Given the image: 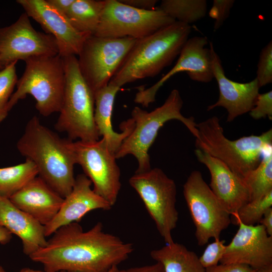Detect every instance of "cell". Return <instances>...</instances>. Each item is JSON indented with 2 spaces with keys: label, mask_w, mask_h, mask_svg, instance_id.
<instances>
[{
  "label": "cell",
  "mask_w": 272,
  "mask_h": 272,
  "mask_svg": "<svg viewBox=\"0 0 272 272\" xmlns=\"http://www.w3.org/2000/svg\"><path fill=\"white\" fill-rule=\"evenodd\" d=\"M250 116L254 119L267 117L272 119V91L259 94L254 105L249 111Z\"/></svg>",
  "instance_id": "1f68e13d"
},
{
  "label": "cell",
  "mask_w": 272,
  "mask_h": 272,
  "mask_svg": "<svg viewBox=\"0 0 272 272\" xmlns=\"http://www.w3.org/2000/svg\"><path fill=\"white\" fill-rule=\"evenodd\" d=\"M16 2L46 31L55 38L58 54L62 57L78 55L87 35L77 31L66 16L49 4L46 0H17Z\"/></svg>",
  "instance_id": "9a60e30c"
},
{
  "label": "cell",
  "mask_w": 272,
  "mask_h": 272,
  "mask_svg": "<svg viewBox=\"0 0 272 272\" xmlns=\"http://www.w3.org/2000/svg\"><path fill=\"white\" fill-rule=\"evenodd\" d=\"M196 149L220 160L242 178L258 166L263 152L272 147L271 128L259 135L230 140L215 116L196 124Z\"/></svg>",
  "instance_id": "277c9868"
},
{
  "label": "cell",
  "mask_w": 272,
  "mask_h": 272,
  "mask_svg": "<svg viewBox=\"0 0 272 272\" xmlns=\"http://www.w3.org/2000/svg\"><path fill=\"white\" fill-rule=\"evenodd\" d=\"M15 61L0 70V123L8 116V105L18 78Z\"/></svg>",
  "instance_id": "f1b7e54d"
},
{
  "label": "cell",
  "mask_w": 272,
  "mask_h": 272,
  "mask_svg": "<svg viewBox=\"0 0 272 272\" xmlns=\"http://www.w3.org/2000/svg\"><path fill=\"white\" fill-rule=\"evenodd\" d=\"M38 175L37 167L28 159L16 165L0 168V196L9 198Z\"/></svg>",
  "instance_id": "d4e9b609"
},
{
  "label": "cell",
  "mask_w": 272,
  "mask_h": 272,
  "mask_svg": "<svg viewBox=\"0 0 272 272\" xmlns=\"http://www.w3.org/2000/svg\"><path fill=\"white\" fill-rule=\"evenodd\" d=\"M2 67H1V65H0V70H2Z\"/></svg>",
  "instance_id": "ee69618b"
},
{
  "label": "cell",
  "mask_w": 272,
  "mask_h": 272,
  "mask_svg": "<svg viewBox=\"0 0 272 272\" xmlns=\"http://www.w3.org/2000/svg\"><path fill=\"white\" fill-rule=\"evenodd\" d=\"M183 103L178 90L173 89L163 104L151 112L135 107L131 111L134 127L115 154L116 159L132 155L138 162L135 173L151 169L149 150L155 141L159 129L170 120L181 121L197 138L198 130L194 118L186 117L181 112Z\"/></svg>",
  "instance_id": "5b68a950"
},
{
  "label": "cell",
  "mask_w": 272,
  "mask_h": 272,
  "mask_svg": "<svg viewBox=\"0 0 272 272\" xmlns=\"http://www.w3.org/2000/svg\"><path fill=\"white\" fill-rule=\"evenodd\" d=\"M214 78L217 82L219 97L217 101L208 107L210 111L222 107L228 112L227 121L249 112L253 107L259 93V87L256 79L245 83L233 81L225 75L221 60L210 43Z\"/></svg>",
  "instance_id": "e0dca14e"
},
{
  "label": "cell",
  "mask_w": 272,
  "mask_h": 272,
  "mask_svg": "<svg viewBox=\"0 0 272 272\" xmlns=\"http://www.w3.org/2000/svg\"><path fill=\"white\" fill-rule=\"evenodd\" d=\"M65 85L55 129L67 133L69 140H99L94 121V94L82 76L75 55L62 57Z\"/></svg>",
  "instance_id": "8992f818"
},
{
  "label": "cell",
  "mask_w": 272,
  "mask_h": 272,
  "mask_svg": "<svg viewBox=\"0 0 272 272\" xmlns=\"http://www.w3.org/2000/svg\"><path fill=\"white\" fill-rule=\"evenodd\" d=\"M183 195L195 227L198 245L202 246L211 238H220L231 223V215L225 209L201 173L192 171L183 185Z\"/></svg>",
  "instance_id": "30bf717a"
},
{
  "label": "cell",
  "mask_w": 272,
  "mask_h": 272,
  "mask_svg": "<svg viewBox=\"0 0 272 272\" xmlns=\"http://www.w3.org/2000/svg\"><path fill=\"white\" fill-rule=\"evenodd\" d=\"M158 8L176 21L189 25L205 17L207 2L205 0H163Z\"/></svg>",
  "instance_id": "4316f807"
},
{
  "label": "cell",
  "mask_w": 272,
  "mask_h": 272,
  "mask_svg": "<svg viewBox=\"0 0 272 272\" xmlns=\"http://www.w3.org/2000/svg\"><path fill=\"white\" fill-rule=\"evenodd\" d=\"M206 37L195 36L188 38L179 54L175 65L157 82L146 89L140 87L134 99L136 103L147 107L155 101L159 89L176 74L185 72L193 81L209 83L214 79L211 50L206 46Z\"/></svg>",
  "instance_id": "5bb4252c"
},
{
  "label": "cell",
  "mask_w": 272,
  "mask_h": 272,
  "mask_svg": "<svg viewBox=\"0 0 272 272\" xmlns=\"http://www.w3.org/2000/svg\"><path fill=\"white\" fill-rule=\"evenodd\" d=\"M150 255L163 265L165 272H206L196 253L177 242L153 250Z\"/></svg>",
  "instance_id": "603a6c76"
},
{
  "label": "cell",
  "mask_w": 272,
  "mask_h": 272,
  "mask_svg": "<svg viewBox=\"0 0 272 272\" xmlns=\"http://www.w3.org/2000/svg\"><path fill=\"white\" fill-rule=\"evenodd\" d=\"M190 32L189 25L175 21L137 39L108 84L121 88L158 75L179 55Z\"/></svg>",
  "instance_id": "3957f363"
},
{
  "label": "cell",
  "mask_w": 272,
  "mask_h": 272,
  "mask_svg": "<svg viewBox=\"0 0 272 272\" xmlns=\"http://www.w3.org/2000/svg\"><path fill=\"white\" fill-rule=\"evenodd\" d=\"M225 241L220 238L209 244L202 255L199 257L202 265L207 268L218 264L222 258L226 249Z\"/></svg>",
  "instance_id": "4dcf8cb0"
},
{
  "label": "cell",
  "mask_w": 272,
  "mask_h": 272,
  "mask_svg": "<svg viewBox=\"0 0 272 272\" xmlns=\"http://www.w3.org/2000/svg\"><path fill=\"white\" fill-rule=\"evenodd\" d=\"M175 21L158 8L141 10L120 1L105 0L99 24L94 35L139 39Z\"/></svg>",
  "instance_id": "8fae6325"
},
{
  "label": "cell",
  "mask_w": 272,
  "mask_h": 272,
  "mask_svg": "<svg viewBox=\"0 0 272 272\" xmlns=\"http://www.w3.org/2000/svg\"><path fill=\"white\" fill-rule=\"evenodd\" d=\"M29 16L22 14L12 24L0 28V65L5 66L19 60L35 56L58 54L53 36L36 30Z\"/></svg>",
  "instance_id": "4fadbf2b"
},
{
  "label": "cell",
  "mask_w": 272,
  "mask_h": 272,
  "mask_svg": "<svg viewBox=\"0 0 272 272\" xmlns=\"http://www.w3.org/2000/svg\"><path fill=\"white\" fill-rule=\"evenodd\" d=\"M92 182L85 174L75 177L70 193L63 199L61 206L52 220L44 226L46 237L58 229L79 222L89 212L97 209L109 210L112 206L91 188Z\"/></svg>",
  "instance_id": "d6986e66"
},
{
  "label": "cell",
  "mask_w": 272,
  "mask_h": 272,
  "mask_svg": "<svg viewBox=\"0 0 272 272\" xmlns=\"http://www.w3.org/2000/svg\"><path fill=\"white\" fill-rule=\"evenodd\" d=\"M206 272H255V269L244 264L221 263L206 268Z\"/></svg>",
  "instance_id": "836d02e7"
},
{
  "label": "cell",
  "mask_w": 272,
  "mask_h": 272,
  "mask_svg": "<svg viewBox=\"0 0 272 272\" xmlns=\"http://www.w3.org/2000/svg\"><path fill=\"white\" fill-rule=\"evenodd\" d=\"M243 179L249 191L250 201L260 198L272 191V147L263 152L258 166Z\"/></svg>",
  "instance_id": "484cf974"
},
{
  "label": "cell",
  "mask_w": 272,
  "mask_h": 272,
  "mask_svg": "<svg viewBox=\"0 0 272 272\" xmlns=\"http://www.w3.org/2000/svg\"><path fill=\"white\" fill-rule=\"evenodd\" d=\"M234 0H214L209 12V16L215 20L214 30L218 29L229 17Z\"/></svg>",
  "instance_id": "d6a6232c"
},
{
  "label": "cell",
  "mask_w": 272,
  "mask_h": 272,
  "mask_svg": "<svg viewBox=\"0 0 272 272\" xmlns=\"http://www.w3.org/2000/svg\"><path fill=\"white\" fill-rule=\"evenodd\" d=\"M0 272H7L3 266L0 265Z\"/></svg>",
  "instance_id": "7bdbcfd3"
},
{
  "label": "cell",
  "mask_w": 272,
  "mask_h": 272,
  "mask_svg": "<svg viewBox=\"0 0 272 272\" xmlns=\"http://www.w3.org/2000/svg\"><path fill=\"white\" fill-rule=\"evenodd\" d=\"M76 163L93 185V190L112 206L117 201L121 188L120 170L115 154L110 151L105 140L76 142L68 140Z\"/></svg>",
  "instance_id": "7c38bea8"
},
{
  "label": "cell",
  "mask_w": 272,
  "mask_h": 272,
  "mask_svg": "<svg viewBox=\"0 0 272 272\" xmlns=\"http://www.w3.org/2000/svg\"><path fill=\"white\" fill-rule=\"evenodd\" d=\"M60 272L65 271H61ZM107 272H122V270L119 269L117 265H115L113 266L111 268H110Z\"/></svg>",
  "instance_id": "b9f144b4"
},
{
  "label": "cell",
  "mask_w": 272,
  "mask_h": 272,
  "mask_svg": "<svg viewBox=\"0 0 272 272\" xmlns=\"http://www.w3.org/2000/svg\"><path fill=\"white\" fill-rule=\"evenodd\" d=\"M239 228L227 245L221 263L246 264L257 269L272 263V236L261 224L238 223Z\"/></svg>",
  "instance_id": "2e32d148"
},
{
  "label": "cell",
  "mask_w": 272,
  "mask_h": 272,
  "mask_svg": "<svg viewBox=\"0 0 272 272\" xmlns=\"http://www.w3.org/2000/svg\"><path fill=\"white\" fill-rule=\"evenodd\" d=\"M259 88L272 83V42L261 50L257 64L256 77Z\"/></svg>",
  "instance_id": "f546056e"
},
{
  "label": "cell",
  "mask_w": 272,
  "mask_h": 272,
  "mask_svg": "<svg viewBox=\"0 0 272 272\" xmlns=\"http://www.w3.org/2000/svg\"><path fill=\"white\" fill-rule=\"evenodd\" d=\"M9 199L18 209L45 226L56 216L64 198L38 176Z\"/></svg>",
  "instance_id": "ffe728a7"
},
{
  "label": "cell",
  "mask_w": 272,
  "mask_h": 272,
  "mask_svg": "<svg viewBox=\"0 0 272 272\" xmlns=\"http://www.w3.org/2000/svg\"><path fill=\"white\" fill-rule=\"evenodd\" d=\"M20 272H52L48 271L46 270L41 271L39 270H35L28 267H25L21 269Z\"/></svg>",
  "instance_id": "60d3db41"
},
{
  "label": "cell",
  "mask_w": 272,
  "mask_h": 272,
  "mask_svg": "<svg viewBox=\"0 0 272 272\" xmlns=\"http://www.w3.org/2000/svg\"><path fill=\"white\" fill-rule=\"evenodd\" d=\"M105 4V0H75L66 16L79 32L94 35Z\"/></svg>",
  "instance_id": "cb8c5ba5"
},
{
  "label": "cell",
  "mask_w": 272,
  "mask_h": 272,
  "mask_svg": "<svg viewBox=\"0 0 272 272\" xmlns=\"http://www.w3.org/2000/svg\"><path fill=\"white\" fill-rule=\"evenodd\" d=\"M12 234L5 227L0 225V243L5 244L10 241Z\"/></svg>",
  "instance_id": "f35d334b"
},
{
  "label": "cell",
  "mask_w": 272,
  "mask_h": 272,
  "mask_svg": "<svg viewBox=\"0 0 272 272\" xmlns=\"http://www.w3.org/2000/svg\"><path fill=\"white\" fill-rule=\"evenodd\" d=\"M122 272H165L163 265L159 262L139 267L122 269Z\"/></svg>",
  "instance_id": "d590c367"
},
{
  "label": "cell",
  "mask_w": 272,
  "mask_h": 272,
  "mask_svg": "<svg viewBox=\"0 0 272 272\" xmlns=\"http://www.w3.org/2000/svg\"><path fill=\"white\" fill-rule=\"evenodd\" d=\"M75 0H46L47 3L61 13H68Z\"/></svg>",
  "instance_id": "8d00e7d4"
},
{
  "label": "cell",
  "mask_w": 272,
  "mask_h": 272,
  "mask_svg": "<svg viewBox=\"0 0 272 272\" xmlns=\"http://www.w3.org/2000/svg\"><path fill=\"white\" fill-rule=\"evenodd\" d=\"M137 39L88 36L77 58L82 76L94 94L107 86Z\"/></svg>",
  "instance_id": "9c48e42d"
},
{
  "label": "cell",
  "mask_w": 272,
  "mask_h": 272,
  "mask_svg": "<svg viewBox=\"0 0 272 272\" xmlns=\"http://www.w3.org/2000/svg\"><path fill=\"white\" fill-rule=\"evenodd\" d=\"M0 225L21 240L23 253L28 256L47 244L44 226L0 196Z\"/></svg>",
  "instance_id": "44dd1931"
},
{
  "label": "cell",
  "mask_w": 272,
  "mask_h": 272,
  "mask_svg": "<svg viewBox=\"0 0 272 272\" xmlns=\"http://www.w3.org/2000/svg\"><path fill=\"white\" fill-rule=\"evenodd\" d=\"M166 244L174 241L172 232L177 226V189L174 181L159 168L135 173L129 179Z\"/></svg>",
  "instance_id": "ba28073f"
},
{
  "label": "cell",
  "mask_w": 272,
  "mask_h": 272,
  "mask_svg": "<svg viewBox=\"0 0 272 272\" xmlns=\"http://www.w3.org/2000/svg\"><path fill=\"white\" fill-rule=\"evenodd\" d=\"M25 69L18 80L16 90L8 105L10 111L18 102L28 95L36 100L39 113L48 116L59 112L62 103L65 85L63 58L59 54L40 56L24 61Z\"/></svg>",
  "instance_id": "52a82bcc"
},
{
  "label": "cell",
  "mask_w": 272,
  "mask_h": 272,
  "mask_svg": "<svg viewBox=\"0 0 272 272\" xmlns=\"http://www.w3.org/2000/svg\"><path fill=\"white\" fill-rule=\"evenodd\" d=\"M120 88L108 84L94 93V121L99 135L102 137L111 152L115 154L123 141L134 127L132 118L121 124L122 131L118 133L112 126V114L115 97Z\"/></svg>",
  "instance_id": "7402d4cb"
},
{
  "label": "cell",
  "mask_w": 272,
  "mask_h": 272,
  "mask_svg": "<svg viewBox=\"0 0 272 272\" xmlns=\"http://www.w3.org/2000/svg\"><path fill=\"white\" fill-rule=\"evenodd\" d=\"M259 223L264 227L267 234L272 236V208L265 212Z\"/></svg>",
  "instance_id": "74e56055"
},
{
  "label": "cell",
  "mask_w": 272,
  "mask_h": 272,
  "mask_svg": "<svg viewBox=\"0 0 272 272\" xmlns=\"http://www.w3.org/2000/svg\"><path fill=\"white\" fill-rule=\"evenodd\" d=\"M254 269L255 272H272V263Z\"/></svg>",
  "instance_id": "ab89813d"
},
{
  "label": "cell",
  "mask_w": 272,
  "mask_h": 272,
  "mask_svg": "<svg viewBox=\"0 0 272 272\" xmlns=\"http://www.w3.org/2000/svg\"><path fill=\"white\" fill-rule=\"evenodd\" d=\"M272 206V191L258 199L251 200L231 215V222L247 225L259 224L265 212Z\"/></svg>",
  "instance_id": "83f0119b"
},
{
  "label": "cell",
  "mask_w": 272,
  "mask_h": 272,
  "mask_svg": "<svg viewBox=\"0 0 272 272\" xmlns=\"http://www.w3.org/2000/svg\"><path fill=\"white\" fill-rule=\"evenodd\" d=\"M17 148L35 164L38 176L53 190L63 198L70 193L77 163L68 140L61 139L34 116L27 123Z\"/></svg>",
  "instance_id": "7a4b0ae2"
},
{
  "label": "cell",
  "mask_w": 272,
  "mask_h": 272,
  "mask_svg": "<svg viewBox=\"0 0 272 272\" xmlns=\"http://www.w3.org/2000/svg\"><path fill=\"white\" fill-rule=\"evenodd\" d=\"M121 3L130 7L141 10H152L155 9L158 2L156 0H119Z\"/></svg>",
  "instance_id": "e575fe53"
},
{
  "label": "cell",
  "mask_w": 272,
  "mask_h": 272,
  "mask_svg": "<svg viewBox=\"0 0 272 272\" xmlns=\"http://www.w3.org/2000/svg\"><path fill=\"white\" fill-rule=\"evenodd\" d=\"M43 248L29 256L52 272H107L128 258L131 243L105 232L101 222L84 231L77 222L61 227Z\"/></svg>",
  "instance_id": "6da1fadb"
},
{
  "label": "cell",
  "mask_w": 272,
  "mask_h": 272,
  "mask_svg": "<svg viewBox=\"0 0 272 272\" xmlns=\"http://www.w3.org/2000/svg\"><path fill=\"white\" fill-rule=\"evenodd\" d=\"M194 153L198 161L209 170L211 189L231 215L250 201L249 191L243 178L207 153L198 149Z\"/></svg>",
  "instance_id": "ac0fdd59"
}]
</instances>
